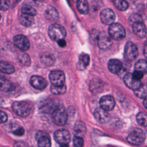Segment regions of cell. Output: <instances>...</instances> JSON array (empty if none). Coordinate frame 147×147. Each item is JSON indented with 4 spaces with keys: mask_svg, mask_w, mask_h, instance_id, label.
<instances>
[{
    "mask_svg": "<svg viewBox=\"0 0 147 147\" xmlns=\"http://www.w3.org/2000/svg\"><path fill=\"white\" fill-rule=\"evenodd\" d=\"M92 41L96 43L98 47L102 49H105L110 48L113 41L109 34L104 32H98L97 30L94 31L91 34Z\"/></svg>",
    "mask_w": 147,
    "mask_h": 147,
    "instance_id": "6da1fadb",
    "label": "cell"
},
{
    "mask_svg": "<svg viewBox=\"0 0 147 147\" xmlns=\"http://www.w3.org/2000/svg\"><path fill=\"white\" fill-rule=\"evenodd\" d=\"M67 32L65 28L61 25L55 24L51 25L48 29V35L53 40L59 41L64 40L66 37Z\"/></svg>",
    "mask_w": 147,
    "mask_h": 147,
    "instance_id": "7a4b0ae2",
    "label": "cell"
},
{
    "mask_svg": "<svg viewBox=\"0 0 147 147\" xmlns=\"http://www.w3.org/2000/svg\"><path fill=\"white\" fill-rule=\"evenodd\" d=\"M52 119L54 123L57 125H64L68 119V113L66 109L59 105L52 113Z\"/></svg>",
    "mask_w": 147,
    "mask_h": 147,
    "instance_id": "3957f363",
    "label": "cell"
},
{
    "mask_svg": "<svg viewBox=\"0 0 147 147\" xmlns=\"http://www.w3.org/2000/svg\"><path fill=\"white\" fill-rule=\"evenodd\" d=\"M146 136L142 130L139 128L134 129L127 137V142L133 145H140L145 141Z\"/></svg>",
    "mask_w": 147,
    "mask_h": 147,
    "instance_id": "277c9868",
    "label": "cell"
},
{
    "mask_svg": "<svg viewBox=\"0 0 147 147\" xmlns=\"http://www.w3.org/2000/svg\"><path fill=\"white\" fill-rule=\"evenodd\" d=\"M109 35L111 38L117 41L122 40L126 34L124 28L118 23H113L109 28Z\"/></svg>",
    "mask_w": 147,
    "mask_h": 147,
    "instance_id": "5b68a950",
    "label": "cell"
},
{
    "mask_svg": "<svg viewBox=\"0 0 147 147\" xmlns=\"http://www.w3.org/2000/svg\"><path fill=\"white\" fill-rule=\"evenodd\" d=\"M13 111L18 115L21 117H26L30 113V106L25 101H16L12 104Z\"/></svg>",
    "mask_w": 147,
    "mask_h": 147,
    "instance_id": "8992f818",
    "label": "cell"
},
{
    "mask_svg": "<svg viewBox=\"0 0 147 147\" xmlns=\"http://www.w3.org/2000/svg\"><path fill=\"white\" fill-rule=\"evenodd\" d=\"M54 138L60 146L68 145L71 141V135L68 130L59 129L55 132Z\"/></svg>",
    "mask_w": 147,
    "mask_h": 147,
    "instance_id": "52a82bcc",
    "label": "cell"
},
{
    "mask_svg": "<svg viewBox=\"0 0 147 147\" xmlns=\"http://www.w3.org/2000/svg\"><path fill=\"white\" fill-rule=\"evenodd\" d=\"M124 55L125 58L128 60H134L138 55V52L136 45L132 42H127L125 47Z\"/></svg>",
    "mask_w": 147,
    "mask_h": 147,
    "instance_id": "ba28073f",
    "label": "cell"
},
{
    "mask_svg": "<svg viewBox=\"0 0 147 147\" xmlns=\"http://www.w3.org/2000/svg\"><path fill=\"white\" fill-rule=\"evenodd\" d=\"M49 78L52 85L55 86H61L65 82L64 74L59 70L52 71L49 75Z\"/></svg>",
    "mask_w": 147,
    "mask_h": 147,
    "instance_id": "9c48e42d",
    "label": "cell"
},
{
    "mask_svg": "<svg viewBox=\"0 0 147 147\" xmlns=\"http://www.w3.org/2000/svg\"><path fill=\"white\" fill-rule=\"evenodd\" d=\"M59 106V104L52 99H47L41 102L39 109L41 111L46 113H51Z\"/></svg>",
    "mask_w": 147,
    "mask_h": 147,
    "instance_id": "30bf717a",
    "label": "cell"
},
{
    "mask_svg": "<svg viewBox=\"0 0 147 147\" xmlns=\"http://www.w3.org/2000/svg\"><path fill=\"white\" fill-rule=\"evenodd\" d=\"M100 18L103 24L110 25L114 23L115 19V16L111 9H105L102 10L100 13Z\"/></svg>",
    "mask_w": 147,
    "mask_h": 147,
    "instance_id": "8fae6325",
    "label": "cell"
},
{
    "mask_svg": "<svg viewBox=\"0 0 147 147\" xmlns=\"http://www.w3.org/2000/svg\"><path fill=\"white\" fill-rule=\"evenodd\" d=\"M123 81L125 84L129 88L133 90L138 89L142 86L141 81L134 78L132 74L131 73H127L125 75L123 78Z\"/></svg>",
    "mask_w": 147,
    "mask_h": 147,
    "instance_id": "7c38bea8",
    "label": "cell"
},
{
    "mask_svg": "<svg viewBox=\"0 0 147 147\" xmlns=\"http://www.w3.org/2000/svg\"><path fill=\"white\" fill-rule=\"evenodd\" d=\"M14 44L20 49L26 51L30 47V42L26 37L22 34H18L13 38Z\"/></svg>",
    "mask_w": 147,
    "mask_h": 147,
    "instance_id": "4fadbf2b",
    "label": "cell"
},
{
    "mask_svg": "<svg viewBox=\"0 0 147 147\" xmlns=\"http://www.w3.org/2000/svg\"><path fill=\"white\" fill-rule=\"evenodd\" d=\"M100 108L105 111H110L114 109L115 106V100L111 95L103 96L99 101Z\"/></svg>",
    "mask_w": 147,
    "mask_h": 147,
    "instance_id": "5bb4252c",
    "label": "cell"
},
{
    "mask_svg": "<svg viewBox=\"0 0 147 147\" xmlns=\"http://www.w3.org/2000/svg\"><path fill=\"white\" fill-rule=\"evenodd\" d=\"M31 86L36 89L42 90L47 86V81L40 76H32L29 80Z\"/></svg>",
    "mask_w": 147,
    "mask_h": 147,
    "instance_id": "9a60e30c",
    "label": "cell"
},
{
    "mask_svg": "<svg viewBox=\"0 0 147 147\" xmlns=\"http://www.w3.org/2000/svg\"><path fill=\"white\" fill-rule=\"evenodd\" d=\"M95 119L100 123H106L110 121V115L109 113L102 108H96L94 113Z\"/></svg>",
    "mask_w": 147,
    "mask_h": 147,
    "instance_id": "2e32d148",
    "label": "cell"
},
{
    "mask_svg": "<svg viewBox=\"0 0 147 147\" xmlns=\"http://www.w3.org/2000/svg\"><path fill=\"white\" fill-rule=\"evenodd\" d=\"M132 28L134 33L140 37L144 38L146 36V26L142 22H134Z\"/></svg>",
    "mask_w": 147,
    "mask_h": 147,
    "instance_id": "e0dca14e",
    "label": "cell"
},
{
    "mask_svg": "<svg viewBox=\"0 0 147 147\" xmlns=\"http://www.w3.org/2000/svg\"><path fill=\"white\" fill-rule=\"evenodd\" d=\"M74 133L75 136L83 138L86 133V126L85 123L81 121H77L74 127Z\"/></svg>",
    "mask_w": 147,
    "mask_h": 147,
    "instance_id": "ac0fdd59",
    "label": "cell"
},
{
    "mask_svg": "<svg viewBox=\"0 0 147 147\" xmlns=\"http://www.w3.org/2000/svg\"><path fill=\"white\" fill-rule=\"evenodd\" d=\"M108 68L111 72L118 74L122 69V64L117 59H111L108 62Z\"/></svg>",
    "mask_w": 147,
    "mask_h": 147,
    "instance_id": "d6986e66",
    "label": "cell"
},
{
    "mask_svg": "<svg viewBox=\"0 0 147 147\" xmlns=\"http://www.w3.org/2000/svg\"><path fill=\"white\" fill-rule=\"evenodd\" d=\"M45 17L51 21H56L59 18V13L57 10L53 6H49L45 11Z\"/></svg>",
    "mask_w": 147,
    "mask_h": 147,
    "instance_id": "ffe728a7",
    "label": "cell"
},
{
    "mask_svg": "<svg viewBox=\"0 0 147 147\" xmlns=\"http://www.w3.org/2000/svg\"><path fill=\"white\" fill-rule=\"evenodd\" d=\"M14 89V84L9 80L0 76V91L3 92H8Z\"/></svg>",
    "mask_w": 147,
    "mask_h": 147,
    "instance_id": "44dd1931",
    "label": "cell"
},
{
    "mask_svg": "<svg viewBox=\"0 0 147 147\" xmlns=\"http://www.w3.org/2000/svg\"><path fill=\"white\" fill-rule=\"evenodd\" d=\"M37 138L38 147H51V140L47 134L37 133Z\"/></svg>",
    "mask_w": 147,
    "mask_h": 147,
    "instance_id": "7402d4cb",
    "label": "cell"
},
{
    "mask_svg": "<svg viewBox=\"0 0 147 147\" xmlns=\"http://www.w3.org/2000/svg\"><path fill=\"white\" fill-rule=\"evenodd\" d=\"M14 71L15 69L13 65L4 61H0V72L6 74H11Z\"/></svg>",
    "mask_w": 147,
    "mask_h": 147,
    "instance_id": "603a6c76",
    "label": "cell"
},
{
    "mask_svg": "<svg viewBox=\"0 0 147 147\" xmlns=\"http://www.w3.org/2000/svg\"><path fill=\"white\" fill-rule=\"evenodd\" d=\"M90 63V57L89 55L83 53L79 56V62H78V68L79 69H84Z\"/></svg>",
    "mask_w": 147,
    "mask_h": 147,
    "instance_id": "cb8c5ba5",
    "label": "cell"
},
{
    "mask_svg": "<svg viewBox=\"0 0 147 147\" xmlns=\"http://www.w3.org/2000/svg\"><path fill=\"white\" fill-rule=\"evenodd\" d=\"M102 87H103V84L100 80L95 79L91 81L90 88L91 92H98L102 90Z\"/></svg>",
    "mask_w": 147,
    "mask_h": 147,
    "instance_id": "d4e9b609",
    "label": "cell"
},
{
    "mask_svg": "<svg viewBox=\"0 0 147 147\" xmlns=\"http://www.w3.org/2000/svg\"><path fill=\"white\" fill-rule=\"evenodd\" d=\"M76 6L78 11L82 14H87L88 11V4L86 0H78Z\"/></svg>",
    "mask_w": 147,
    "mask_h": 147,
    "instance_id": "484cf974",
    "label": "cell"
},
{
    "mask_svg": "<svg viewBox=\"0 0 147 147\" xmlns=\"http://www.w3.org/2000/svg\"><path fill=\"white\" fill-rule=\"evenodd\" d=\"M41 61L45 65L50 66L53 64L55 62V58L52 55L48 53H45L41 56Z\"/></svg>",
    "mask_w": 147,
    "mask_h": 147,
    "instance_id": "4316f807",
    "label": "cell"
},
{
    "mask_svg": "<svg viewBox=\"0 0 147 147\" xmlns=\"http://www.w3.org/2000/svg\"><path fill=\"white\" fill-rule=\"evenodd\" d=\"M33 20L34 19L33 16L27 15V14H22L20 17V21L21 24L22 25L26 27L30 26V25H32V24L33 22Z\"/></svg>",
    "mask_w": 147,
    "mask_h": 147,
    "instance_id": "83f0119b",
    "label": "cell"
},
{
    "mask_svg": "<svg viewBox=\"0 0 147 147\" xmlns=\"http://www.w3.org/2000/svg\"><path fill=\"white\" fill-rule=\"evenodd\" d=\"M146 61L145 60L140 59L138 60L134 65L135 71H140L142 73H145L146 72Z\"/></svg>",
    "mask_w": 147,
    "mask_h": 147,
    "instance_id": "f1b7e54d",
    "label": "cell"
},
{
    "mask_svg": "<svg viewBox=\"0 0 147 147\" xmlns=\"http://www.w3.org/2000/svg\"><path fill=\"white\" fill-rule=\"evenodd\" d=\"M22 14L34 16L36 14V10L33 7L29 5H24L21 8Z\"/></svg>",
    "mask_w": 147,
    "mask_h": 147,
    "instance_id": "f546056e",
    "label": "cell"
},
{
    "mask_svg": "<svg viewBox=\"0 0 147 147\" xmlns=\"http://www.w3.org/2000/svg\"><path fill=\"white\" fill-rule=\"evenodd\" d=\"M50 90L51 92L55 95L63 94L66 91V86L65 85L61 86H55L52 85Z\"/></svg>",
    "mask_w": 147,
    "mask_h": 147,
    "instance_id": "4dcf8cb0",
    "label": "cell"
},
{
    "mask_svg": "<svg viewBox=\"0 0 147 147\" xmlns=\"http://www.w3.org/2000/svg\"><path fill=\"white\" fill-rule=\"evenodd\" d=\"M19 61L24 65L29 66L30 64V59L28 55L25 53H20L18 56Z\"/></svg>",
    "mask_w": 147,
    "mask_h": 147,
    "instance_id": "1f68e13d",
    "label": "cell"
},
{
    "mask_svg": "<svg viewBox=\"0 0 147 147\" xmlns=\"http://www.w3.org/2000/svg\"><path fill=\"white\" fill-rule=\"evenodd\" d=\"M137 122L141 125L146 126L147 123L146 114L144 112H140L136 116Z\"/></svg>",
    "mask_w": 147,
    "mask_h": 147,
    "instance_id": "d6a6232c",
    "label": "cell"
},
{
    "mask_svg": "<svg viewBox=\"0 0 147 147\" xmlns=\"http://www.w3.org/2000/svg\"><path fill=\"white\" fill-rule=\"evenodd\" d=\"M115 6L121 11L126 10L129 6L127 2L125 0H114Z\"/></svg>",
    "mask_w": 147,
    "mask_h": 147,
    "instance_id": "836d02e7",
    "label": "cell"
},
{
    "mask_svg": "<svg viewBox=\"0 0 147 147\" xmlns=\"http://www.w3.org/2000/svg\"><path fill=\"white\" fill-rule=\"evenodd\" d=\"M134 94L139 98H146V90L145 86H141L138 89L134 90Z\"/></svg>",
    "mask_w": 147,
    "mask_h": 147,
    "instance_id": "e575fe53",
    "label": "cell"
},
{
    "mask_svg": "<svg viewBox=\"0 0 147 147\" xmlns=\"http://www.w3.org/2000/svg\"><path fill=\"white\" fill-rule=\"evenodd\" d=\"M73 145L74 147H83L84 145L83 138L75 136L73 139Z\"/></svg>",
    "mask_w": 147,
    "mask_h": 147,
    "instance_id": "d590c367",
    "label": "cell"
},
{
    "mask_svg": "<svg viewBox=\"0 0 147 147\" xmlns=\"http://www.w3.org/2000/svg\"><path fill=\"white\" fill-rule=\"evenodd\" d=\"M10 2L9 0H0V10H6L9 9Z\"/></svg>",
    "mask_w": 147,
    "mask_h": 147,
    "instance_id": "8d00e7d4",
    "label": "cell"
},
{
    "mask_svg": "<svg viewBox=\"0 0 147 147\" xmlns=\"http://www.w3.org/2000/svg\"><path fill=\"white\" fill-rule=\"evenodd\" d=\"M129 20L130 21L134 22H142V19L141 17V16L137 14H133L130 16Z\"/></svg>",
    "mask_w": 147,
    "mask_h": 147,
    "instance_id": "74e56055",
    "label": "cell"
},
{
    "mask_svg": "<svg viewBox=\"0 0 147 147\" xmlns=\"http://www.w3.org/2000/svg\"><path fill=\"white\" fill-rule=\"evenodd\" d=\"M12 133L16 135V136H22L24 133V129L21 126H18L16 128H14L13 130H12Z\"/></svg>",
    "mask_w": 147,
    "mask_h": 147,
    "instance_id": "f35d334b",
    "label": "cell"
},
{
    "mask_svg": "<svg viewBox=\"0 0 147 147\" xmlns=\"http://www.w3.org/2000/svg\"><path fill=\"white\" fill-rule=\"evenodd\" d=\"M7 120V114L2 111H0V123H4L6 122Z\"/></svg>",
    "mask_w": 147,
    "mask_h": 147,
    "instance_id": "ab89813d",
    "label": "cell"
},
{
    "mask_svg": "<svg viewBox=\"0 0 147 147\" xmlns=\"http://www.w3.org/2000/svg\"><path fill=\"white\" fill-rule=\"evenodd\" d=\"M133 76H134V78H135L137 80H140L142 78L143 75H144V73L140 72V71H135L133 74H132Z\"/></svg>",
    "mask_w": 147,
    "mask_h": 147,
    "instance_id": "60d3db41",
    "label": "cell"
},
{
    "mask_svg": "<svg viewBox=\"0 0 147 147\" xmlns=\"http://www.w3.org/2000/svg\"><path fill=\"white\" fill-rule=\"evenodd\" d=\"M14 147H29L28 145L23 141H16L14 144Z\"/></svg>",
    "mask_w": 147,
    "mask_h": 147,
    "instance_id": "b9f144b4",
    "label": "cell"
},
{
    "mask_svg": "<svg viewBox=\"0 0 147 147\" xmlns=\"http://www.w3.org/2000/svg\"><path fill=\"white\" fill-rule=\"evenodd\" d=\"M5 100L4 98L0 96V107H5Z\"/></svg>",
    "mask_w": 147,
    "mask_h": 147,
    "instance_id": "7bdbcfd3",
    "label": "cell"
},
{
    "mask_svg": "<svg viewBox=\"0 0 147 147\" xmlns=\"http://www.w3.org/2000/svg\"><path fill=\"white\" fill-rule=\"evenodd\" d=\"M57 43L59 44V45L61 47H64V46H65V44H66V42L64 40H60L59 41H57Z\"/></svg>",
    "mask_w": 147,
    "mask_h": 147,
    "instance_id": "ee69618b",
    "label": "cell"
},
{
    "mask_svg": "<svg viewBox=\"0 0 147 147\" xmlns=\"http://www.w3.org/2000/svg\"><path fill=\"white\" fill-rule=\"evenodd\" d=\"M144 107L146 108V98H145L144 100Z\"/></svg>",
    "mask_w": 147,
    "mask_h": 147,
    "instance_id": "f6af8a7d",
    "label": "cell"
},
{
    "mask_svg": "<svg viewBox=\"0 0 147 147\" xmlns=\"http://www.w3.org/2000/svg\"><path fill=\"white\" fill-rule=\"evenodd\" d=\"M72 1H74V2H77V1H78V0H72Z\"/></svg>",
    "mask_w": 147,
    "mask_h": 147,
    "instance_id": "bcb514c9",
    "label": "cell"
},
{
    "mask_svg": "<svg viewBox=\"0 0 147 147\" xmlns=\"http://www.w3.org/2000/svg\"><path fill=\"white\" fill-rule=\"evenodd\" d=\"M20 1H21V0H17V2H18Z\"/></svg>",
    "mask_w": 147,
    "mask_h": 147,
    "instance_id": "7dc6e473",
    "label": "cell"
},
{
    "mask_svg": "<svg viewBox=\"0 0 147 147\" xmlns=\"http://www.w3.org/2000/svg\"><path fill=\"white\" fill-rule=\"evenodd\" d=\"M40 1H46V0H40Z\"/></svg>",
    "mask_w": 147,
    "mask_h": 147,
    "instance_id": "c3c4849f",
    "label": "cell"
},
{
    "mask_svg": "<svg viewBox=\"0 0 147 147\" xmlns=\"http://www.w3.org/2000/svg\"><path fill=\"white\" fill-rule=\"evenodd\" d=\"M0 19H1V16H0Z\"/></svg>",
    "mask_w": 147,
    "mask_h": 147,
    "instance_id": "681fc988",
    "label": "cell"
}]
</instances>
